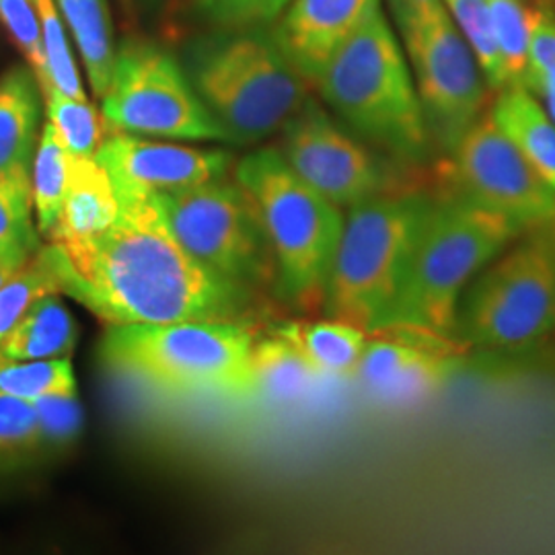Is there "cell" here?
I'll return each instance as SVG.
<instances>
[{"mask_svg":"<svg viewBox=\"0 0 555 555\" xmlns=\"http://www.w3.org/2000/svg\"><path fill=\"white\" fill-rule=\"evenodd\" d=\"M256 334L237 319L107 325L101 358L121 377L179 393H238Z\"/></svg>","mask_w":555,"mask_h":555,"instance_id":"obj_7","label":"cell"},{"mask_svg":"<svg viewBox=\"0 0 555 555\" xmlns=\"http://www.w3.org/2000/svg\"><path fill=\"white\" fill-rule=\"evenodd\" d=\"M433 206L426 194L387 190L348 208L323 300L327 318L366 334L385 325Z\"/></svg>","mask_w":555,"mask_h":555,"instance_id":"obj_5","label":"cell"},{"mask_svg":"<svg viewBox=\"0 0 555 555\" xmlns=\"http://www.w3.org/2000/svg\"><path fill=\"white\" fill-rule=\"evenodd\" d=\"M118 199V217L107 229L46 245L60 295L107 325L219 321L249 309L254 295L181 245L155 194Z\"/></svg>","mask_w":555,"mask_h":555,"instance_id":"obj_1","label":"cell"},{"mask_svg":"<svg viewBox=\"0 0 555 555\" xmlns=\"http://www.w3.org/2000/svg\"><path fill=\"white\" fill-rule=\"evenodd\" d=\"M105 128L137 137L229 142L185 75L159 43L130 38L116 46L109 85L101 98Z\"/></svg>","mask_w":555,"mask_h":555,"instance_id":"obj_9","label":"cell"},{"mask_svg":"<svg viewBox=\"0 0 555 555\" xmlns=\"http://www.w3.org/2000/svg\"><path fill=\"white\" fill-rule=\"evenodd\" d=\"M522 87L535 95L537 101L555 121V60L541 68L529 70L522 79Z\"/></svg>","mask_w":555,"mask_h":555,"instance_id":"obj_36","label":"cell"},{"mask_svg":"<svg viewBox=\"0 0 555 555\" xmlns=\"http://www.w3.org/2000/svg\"><path fill=\"white\" fill-rule=\"evenodd\" d=\"M280 132L282 157L298 178L337 208L348 210L389 190L385 165L377 155L337 126L318 101H305Z\"/></svg>","mask_w":555,"mask_h":555,"instance_id":"obj_13","label":"cell"},{"mask_svg":"<svg viewBox=\"0 0 555 555\" xmlns=\"http://www.w3.org/2000/svg\"><path fill=\"white\" fill-rule=\"evenodd\" d=\"M459 364L451 336L414 327H383L369 334L357 375L371 396L385 403H410L433 396Z\"/></svg>","mask_w":555,"mask_h":555,"instance_id":"obj_14","label":"cell"},{"mask_svg":"<svg viewBox=\"0 0 555 555\" xmlns=\"http://www.w3.org/2000/svg\"><path fill=\"white\" fill-rule=\"evenodd\" d=\"M183 68L229 142L254 144L280 132L309 100L270 27H217L185 48Z\"/></svg>","mask_w":555,"mask_h":555,"instance_id":"obj_3","label":"cell"},{"mask_svg":"<svg viewBox=\"0 0 555 555\" xmlns=\"http://www.w3.org/2000/svg\"><path fill=\"white\" fill-rule=\"evenodd\" d=\"M550 224H552V231H554V243H555V215H554V219L550 220Z\"/></svg>","mask_w":555,"mask_h":555,"instance_id":"obj_39","label":"cell"},{"mask_svg":"<svg viewBox=\"0 0 555 555\" xmlns=\"http://www.w3.org/2000/svg\"><path fill=\"white\" fill-rule=\"evenodd\" d=\"M463 332L498 352H527L555 336V258L529 241L481 274L463 302Z\"/></svg>","mask_w":555,"mask_h":555,"instance_id":"obj_11","label":"cell"},{"mask_svg":"<svg viewBox=\"0 0 555 555\" xmlns=\"http://www.w3.org/2000/svg\"><path fill=\"white\" fill-rule=\"evenodd\" d=\"M48 124L73 157H95L105 137V121L89 100H75L56 89L41 91Z\"/></svg>","mask_w":555,"mask_h":555,"instance_id":"obj_27","label":"cell"},{"mask_svg":"<svg viewBox=\"0 0 555 555\" xmlns=\"http://www.w3.org/2000/svg\"><path fill=\"white\" fill-rule=\"evenodd\" d=\"M380 0H291L272 36L298 70L315 87L321 70Z\"/></svg>","mask_w":555,"mask_h":555,"instance_id":"obj_16","label":"cell"},{"mask_svg":"<svg viewBox=\"0 0 555 555\" xmlns=\"http://www.w3.org/2000/svg\"><path fill=\"white\" fill-rule=\"evenodd\" d=\"M41 87L29 66L0 79V173L31 171L40 142Z\"/></svg>","mask_w":555,"mask_h":555,"instance_id":"obj_18","label":"cell"},{"mask_svg":"<svg viewBox=\"0 0 555 555\" xmlns=\"http://www.w3.org/2000/svg\"><path fill=\"white\" fill-rule=\"evenodd\" d=\"M323 377L354 375L369 334L339 319L291 321L276 330Z\"/></svg>","mask_w":555,"mask_h":555,"instance_id":"obj_21","label":"cell"},{"mask_svg":"<svg viewBox=\"0 0 555 555\" xmlns=\"http://www.w3.org/2000/svg\"><path fill=\"white\" fill-rule=\"evenodd\" d=\"M0 21L17 41L40 87L48 85V59L34 0H0Z\"/></svg>","mask_w":555,"mask_h":555,"instance_id":"obj_33","label":"cell"},{"mask_svg":"<svg viewBox=\"0 0 555 555\" xmlns=\"http://www.w3.org/2000/svg\"><path fill=\"white\" fill-rule=\"evenodd\" d=\"M40 247L41 235L34 217L31 171L0 173V268L20 270Z\"/></svg>","mask_w":555,"mask_h":555,"instance_id":"obj_24","label":"cell"},{"mask_svg":"<svg viewBox=\"0 0 555 555\" xmlns=\"http://www.w3.org/2000/svg\"><path fill=\"white\" fill-rule=\"evenodd\" d=\"M155 196L176 237L206 268L251 295L276 286L270 241L237 183L212 179Z\"/></svg>","mask_w":555,"mask_h":555,"instance_id":"obj_10","label":"cell"},{"mask_svg":"<svg viewBox=\"0 0 555 555\" xmlns=\"http://www.w3.org/2000/svg\"><path fill=\"white\" fill-rule=\"evenodd\" d=\"M520 231L513 220L469 199L435 202L383 327H414L451 336L463 291Z\"/></svg>","mask_w":555,"mask_h":555,"instance_id":"obj_6","label":"cell"},{"mask_svg":"<svg viewBox=\"0 0 555 555\" xmlns=\"http://www.w3.org/2000/svg\"><path fill=\"white\" fill-rule=\"evenodd\" d=\"M449 157L461 198L513 220L520 229L554 219V190L504 137L490 112L465 132Z\"/></svg>","mask_w":555,"mask_h":555,"instance_id":"obj_12","label":"cell"},{"mask_svg":"<svg viewBox=\"0 0 555 555\" xmlns=\"http://www.w3.org/2000/svg\"><path fill=\"white\" fill-rule=\"evenodd\" d=\"M235 183L270 241L280 297L302 313H318L344 229L341 208L298 178L278 149L238 160Z\"/></svg>","mask_w":555,"mask_h":555,"instance_id":"obj_4","label":"cell"},{"mask_svg":"<svg viewBox=\"0 0 555 555\" xmlns=\"http://www.w3.org/2000/svg\"><path fill=\"white\" fill-rule=\"evenodd\" d=\"M41 430L34 401L0 397V472H11L40 455Z\"/></svg>","mask_w":555,"mask_h":555,"instance_id":"obj_32","label":"cell"},{"mask_svg":"<svg viewBox=\"0 0 555 555\" xmlns=\"http://www.w3.org/2000/svg\"><path fill=\"white\" fill-rule=\"evenodd\" d=\"M119 212V199L107 169L95 157H73L68 188L48 243H66L107 229Z\"/></svg>","mask_w":555,"mask_h":555,"instance_id":"obj_17","label":"cell"},{"mask_svg":"<svg viewBox=\"0 0 555 555\" xmlns=\"http://www.w3.org/2000/svg\"><path fill=\"white\" fill-rule=\"evenodd\" d=\"M488 7L508 85H522L529 43L541 7L531 4L529 0H488Z\"/></svg>","mask_w":555,"mask_h":555,"instance_id":"obj_29","label":"cell"},{"mask_svg":"<svg viewBox=\"0 0 555 555\" xmlns=\"http://www.w3.org/2000/svg\"><path fill=\"white\" fill-rule=\"evenodd\" d=\"M463 40L476 56L479 70L490 91H500L508 85L504 62L498 48L496 31L490 15L488 0H444Z\"/></svg>","mask_w":555,"mask_h":555,"instance_id":"obj_28","label":"cell"},{"mask_svg":"<svg viewBox=\"0 0 555 555\" xmlns=\"http://www.w3.org/2000/svg\"><path fill=\"white\" fill-rule=\"evenodd\" d=\"M77 323L60 295L38 298L0 341V354L17 360H48L73 354Z\"/></svg>","mask_w":555,"mask_h":555,"instance_id":"obj_22","label":"cell"},{"mask_svg":"<svg viewBox=\"0 0 555 555\" xmlns=\"http://www.w3.org/2000/svg\"><path fill=\"white\" fill-rule=\"evenodd\" d=\"M46 295H60V284L46 245H41L38 254L0 286V341L23 318V313Z\"/></svg>","mask_w":555,"mask_h":555,"instance_id":"obj_31","label":"cell"},{"mask_svg":"<svg viewBox=\"0 0 555 555\" xmlns=\"http://www.w3.org/2000/svg\"><path fill=\"white\" fill-rule=\"evenodd\" d=\"M490 116L504 137L555 192V121L522 85L496 91Z\"/></svg>","mask_w":555,"mask_h":555,"instance_id":"obj_19","label":"cell"},{"mask_svg":"<svg viewBox=\"0 0 555 555\" xmlns=\"http://www.w3.org/2000/svg\"><path fill=\"white\" fill-rule=\"evenodd\" d=\"M128 4V9H132L134 13H155L159 11L163 0H121Z\"/></svg>","mask_w":555,"mask_h":555,"instance_id":"obj_37","label":"cell"},{"mask_svg":"<svg viewBox=\"0 0 555 555\" xmlns=\"http://www.w3.org/2000/svg\"><path fill=\"white\" fill-rule=\"evenodd\" d=\"M34 403L40 420L43 449H59L79 437L82 410L77 396L43 397Z\"/></svg>","mask_w":555,"mask_h":555,"instance_id":"obj_35","label":"cell"},{"mask_svg":"<svg viewBox=\"0 0 555 555\" xmlns=\"http://www.w3.org/2000/svg\"><path fill=\"white\" fill-rule=\"evenodd\" d=\"M95 159L107 169L118 196H151L192 188L227 176L231 155L173 142L109 132L101 140Z\"/></svg>","mask_w":555,"mask_h":555,"instance_id":"obj_15","label":"cell"},{"mask_svg":"<svg viewBox=\"0 0 555 555\" xmlns=\"http://www.w3.org/2000/svg\"><path fill=\"white\" fill-rule=\"evenodd\" d=\"M315 89L358 137L393 159L420 165L435 142L393 25L377 4L337 48Z\"/></svg>","mask_w":555,"mask_h":555,"instance_id":"obj_2","label":"cell"},{"mask_svg":"<svg viewBox=\"0 0 555 555\" xmlns=\"http://www.w3.org/2000/svg\"><path fill=\"white\" fill-rule=\"evenodd\" d=\"M79 50L93 95L101 100L114 68L116 41L105 0H56Z\"/></svg>","mask_w":555,"mask_h":555,"instance_id":"obj_23","label":"cell"},{"mask_svg":"<svg viewBox=\"0 0 555 555\" xmlns=\"http://www.w3.org/2000/svg\"><path fill=\"white\" fill-rule=\"evenodd\" d=\"M34 7L38 11L41 38H43L46 59H48V85L41 87V91L56 89L68 98L87 100L79 66L73 56V48L66 36L68 27L60 13L56 0H34Z\"/></svg>","mask_w":555,"mask_h":555,"instance_id":"obj_30","label":"cell"},{"mask_svg":"<svg viewBox=\"0 0 555 555\" xmlns=\"http://www.w3.org/2000/svg\"><path fill=\"white\" fill-rule=\"evenodd\" d=\"M430 137L451 153L490 109V89L444 0H387Z\"/></svg>","mask_w":555,"mask_h":555,"instance_id":"obj_8","label":"cell"},{"mask_svg":"<svg viewBox=\"0 0 555 555\" xmlns=\"http://www.w3.org/2000/svg\"><path fill=\"white\" fill-rule=\"evenodd\" d=\"M321 378L325 377L274 330L272 336L254 339L243 396L291 403L313 393Z\"/></svg>","mask_w":555,"mask_h":555,"instance_id":"obj_20","label":"cell"},{"mask_svg":"<svg viewBox=\"0 0 555 555\" xmlns=\"http://www.w3.org/2000/svg\"><path fill=\"white\" fill-rule=\"evenodd\" d=\"M13 274V270H9V268H0V286L4 284V280Z\"/></svg>","mask_w":555,"mask_h":555,"instance_id":"obj_38","label":"cell"},{"mask_svg":"<svg viewBox=\"0 0 555 555\" xmlns=\"http://www.w3.org/2000/svg\"><path fill=\"white\" fill-rule=\"evenodd\" d=\"M54 396H77L70 357L17 360L0 354V397L40 401Z\"/></svg>","mask_w":555,"mask_h":555,"instance_id":"obj_26","label":"cell"},{"mask_svg":"<svg viewBox=\"0 0 555 555\" xmlns=\"http://www.w3.org/2000/svg\"><path fill=\"white\" fill-rule=\"evenodd\" d=\"M215 27H272L291 0H196Z\"/></svg>","mask_w":555,"mask_h":555,"instance_id":"obj_34","label":"cell"},{"mask_svg":"<svg viewBox=\"0 0 555 555\" xmlns=\"http://www.w3.org/2000/svg\"><path fill=\"white\" fill-rule=\"evenodd\" d=\"M70 155L60 142L54 128L46 121L41 128L40 142L31 163V196L34 215L41 237L46 238L62 210V202L68 188Z\"/></svg>","mask_w":555,"mask_h":555,"instance_id":"obj_25","label":"cell"}]
</instances>
